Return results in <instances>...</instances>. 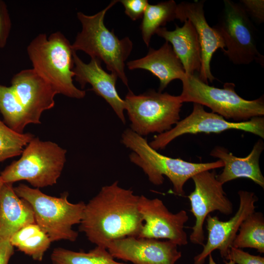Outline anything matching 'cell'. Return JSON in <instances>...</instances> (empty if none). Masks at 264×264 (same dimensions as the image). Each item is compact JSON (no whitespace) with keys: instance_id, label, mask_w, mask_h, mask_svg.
I'll use <instances>...</instances> for the list:
<instances>
[{"instance_id":"cell-11","label":"cell","mask_w":264,"mask_h":264,"mask_svg":"<svg viewBox=\"0 0 264 264\" xmlns=\"http://www.w3.org/2000/svg\"><path fill=\"white\" fill-rule=\"evenodd\" d=\"M211 170L199 172L191 178L195 188L187 197L191 212L195 218L189 239L191 242L202 246L205 240L203 224L207 216L215 211L229 215L233 211L232 203L227 197L223 184L217 179L215 170Z\"/></svg>"},{"instance_id":"cell-30","label":"cell","mask_w":264,"mask_h":264,"mask_svg":"<svg viewBox=\"0 0 264 264\" xmlns=\"http://www.w3.org/2000/svg\"><path fill=\"white\" fill-rule=\"evenodd\" d=\"M119 1L123 5L125 14L133 21L143 17L149 4L147 0H121Z\"/></svg>"},{"instance_id":"cell-31","label":"cell","mask_w":264,"mask_h":264,"mask_svg":"<svg viewBox=\"0 0 264 264\" xmlns=\"http://www.w3.org/2000/svg\"><path fill=\"white\" fill-rule=\"evenodd\" d=\"M11 28V21L5 2L0 0V48L6 44Z\"/></svg>"},{"instance_id":"cell-25","label":"cell","mask_w":264,"mask_h":264,"mask_svg":"<svg viewBox=\"0 0 264 264\" xmlns=\"http://www.w3.org/2000/svg\"><path fill=\"white\" fill-rule=\"evenodd\" d=\"M233 242L238 248H252L264 253V217L262 213L254 212L242 222Z\"/></svg>"},{"instance_id":"cell-7","label":"cell","mask_w":264,"mask_h":264,"mask_svg":"<svg viewBox=\"0 0 264 264\" xmlns=\"http://www.w3.org/2000/svg\"><path fill=\"white\" fill-rule=\"evenodd\" d=\"M181 81L182 90L178 96L182 103L192 102L205 106L227 120L236 122L264 115V97L245 100L236 93L233 83H225L221 88H216L202 82L197 74H186Z\"/></svg>"},{"instance_id":"cell-10","label":"cell","mask_w":264,"mask_h":264,"mask_svg":"<svg viewBox=\"0 0 264 264\" xmlns=\"http://www.w3.org/2000/svg\"><path fill=\"white\" fill-rule=\"evenodd\" d=\"M232 129L252 133L264 139V118L255 117L246 121L231 122L217 113L206 111L199 104L193 103L190 115L169 131L154 136L149 144L157 151L164 149L175 138L185 134L220 133Z\"/></svg>"},{"instance_id":"cell-23","label":"cell","mask_w":264,"mask_h":264,"mask_svg":"<svg viewBox=\"0 0 264 264\" xmlns=\"http://www.w3.org/2000/svg\"><path fill=\"white\" fill-rule=\"evenodd\" d=\"M177 4L173 0L148 4L140 26L143 42L147 47L156 30L177 19Z\"/></svg>"},{"instance_id":"cell-19","label":"cell","mask_w":264,"mask_h":264,"mask_svg":"<svg viewBox=\"0 0 264 264\" xmlns=\"http://www.w3.org/2000/svg\"><path fill=\"white\" fill-rule=\"evenodd\" d=\"M130 70L143 69L148 70L159 80V92H162L172 81L180 79L186 73L180 60L168 42L158 49H149L144 57L127 63Z\"/></svg>"},{"instance_id":"cell-12","label":"cell","mask_w":264,"mask_h":264,"mask_svg":"<svg viewBox=\"0 0 264 264\" xmlns=\"http://www.w3.org/2000/svg\"><path fill=\"white\" fill-rule=\"evenodd\" d=\"M138 209L143 224L137 237L167 239L178 246L188 243L184 225L189 217L185 210L173 213L161 199L144 195L139 196Z\"/></svg>"},{"instance_id":"cell-8","label":"cell","mask_w":264,"mask_h":264,"mask_svg":"<svg viewBox=\"0 0 264 264\" xmlns=\"http://www.w3.org/2000/svg\"><path fill=\"white\" fill-rule=\"evenodd\" d=\"M124 101L130 129L141 136L165 132L180 120L182 103L178 96L154 89L135 95L129 89Z\"/></svg>"},{"instance_id":"cell-26","label":"cell","mask_w":264,"mask_h":264,"mask_svg":"<svg viewBox=\"0 0 264 264\" xmlns=\"http://www.w3.org/2000/svg\"><path fill=\"white\" fill-rule=\"evenodd\" d=\"M0 112L3 122L18 133H23L25 127L30 124L23 107L11 87L0 84Z\"/></svg>"},{"instance_id":"cell-6","label":"cell","mask_w":264,"mask_h":264,"mask_svg":"<svg viewBox=\"0 0 264 264\" xmlns=\"http://www.w3.org/2000/svg\"><path fill=\"white\" fill-rule=\"evenodd\" d=\"M66 151L57 143L34 137L25 146L18 160L0 172L4 183L25 180L35 188L57 182L66 162Z\"/></svg>"},{"instance_id":"cell-9","label":"cell","mask_w":264,"mask_h":264,"mask_svg":"<svg viewBox=\"0 0 264 264\" xmlns=\"http://www.w3.org/2000/svg\"><path fill=\"white\" fill-rule=\"evenodd\" d=\"M225 44L223 53L235 65L254 61L264 65V56L257 46L256 28L240 3L223 0L217 23L213 26Z\"/></svg>"},{"instance_id":"cell-34","label":"cell","mask_w":264,"mask_h":264,"mask_svg":"<svg viewBox=\"0 0 264 264\" xmlns=\"http://www.w3.org/2000/svg\"><path fill=\"white\" fill-rule=\"evenodd\" d=\"M3 183L4 182L2 181V180L1 177L0 176V191L1 188Z\"/></svg>"},{"instance_id":"cell-1","label":"cell","mask_w":264,"mask_h":264,"mask_svg":"<svg viewBox=\"0 0 264 264\" xmlns=\"http://www.w3.org/2000/svg\"><path fill=\"white\" fill-rule=\"evenodd\" d=\"M139 196L122 188L118 181L102 187L86 203L79 231L96 246L104 247L127 237H138L143 224Z\"/></svg>"},{"instance_id":"cell-15","label":"cell","mask_w":264,"mask_h":264,"mask_svg":"<svg viewBox=\"0 0 264 264\" xmlns=\"http://www.w3.org/2000/svg\"><path fill=\"white\" fill-rule=\"evenodd\" d=\"M11 83L30 124H41L42 113L54 107V97L58 94L57 91L33 68L17 73Z\"/></svg>"},{"instance_id":"cell-28","label":"cell","mask_w":264,"mask_h":264,"mask_svg":"<svg viewBox=\"0 0 264 264\" xmlns=\"http://www.w3.org/2000/svg\"><path fill=\"white\" fill-rule=\"evenodd\" d=\"M225 260L232 261L235 264H264L263 257L250 254L233 246L230 247Z\"/></svg>"},{"instance_id":"cell-24","label":"cell","mask_w":264,"mask_h":264,"mask_svg":"<svg viewBox=\"0 0 264 264\" xmlns=\"http://www.w3.org/2000/svg\"><path fill=\"white\" fill-rule=\"evenodd\" d=\"M52 264H126L118 262L107 248L96 246L88 252L55 248L51 255Z\"/></svg>"},{"instance_id":"cell-18","label":"cell","mask_w":264,"mask_h":264,"mask_svg":"<svg viewBox=\"0 0 264 264\" xmlns=\"http://www.w3.org/2000/svg\"><path fill=\"white\" fill-rule=\"evenodd\" d=\"M264 149L262 139L254 144L249 154L244 157H238L225 148L217 146L211 152L210 155L220 160L223 169L217 179L222 184L239 178H247L262 188H264V177L260 167V157Z\"/></svg>"},{"instance_id":"cell-3","label":"cell","mask_w":264,"mask_h":264,"mask_svg":"<svg viewBox=\"0 0 264 264\" xmlns=\"http://www.w3.org/2000/svg\"><path fill=\"white\" fill-rule=\"evenodd\" d=\"M118 1H111L104 9L93 15L78 12L82 30L77 33L71 47L75 52L84 51L91 58L103 62L107 69L128 87L125 62L132 51V42L128 37L119 39L113 30H110L104 24L107 12Z\"/></svg>"},{"instance_id":"cell-13","label":"cell","mask_w":264,"mask_h":264,"mask_svg":"<svg viewBox=\"0 0 264 264\" xmlns=\"http://www.w3.org/2000/svg\"><path fill=\"white\" fill-rule=\"evenodd\" d=\"M238 209L228 220L221 221L217 216L208 215L206 218L208 238L202 251L194 258V264H204L207 257L218 249L222 258L226 259L229 250L243 221L255 212L258 198L252 192L240 190Z\"/></svg>"},{"instance_id":"cell-33","label":"cell","mask_w":264,"mask_h":264,"mask_svg":"<svg viewBox=\"0 0 264 264\" xmlns=\"http://www.w3.org/2000/svg\"><path fill=\"white\" fill-rule=\"evenodd\" d=\"M208 261H209L208 264H217L214 261L211 254L208 256ZM225 263L226 264H235V263L234 262L231 260H229L228 262H225Z\"/></svg>"},{"instance_id":"cell-2","label":"cell","mask_w":264,"mask_h":264,"mask_svg":"<svg viewBox=\"0 0 264 264\" xmlns=\"http://www.w3.org/2000/svg\"><path fill=\"white\" fill-rule=\"evenodd\" d=\"M121 142L132 151L129 154L130 161L142 170L151 183L160 185L163 183L164 176H166L173 185V192L179 196H184L185 183L196 174L223 167L220 160L193 163L163 155L152 148L146 138L130 128L122 133Z\"/></svg>"},{"instance_id":"cell-22","label":"cell","mask_w":264,"mask_h":264,"mask_svg":"<svg viewBox=\"0 0 264 264\" xmlns=\"http://www.w3.org/2000/svg\"><path fill=\"white\" fill-rule=\"evenodd\" d=\"M12 245L41 262L52 242L47 235L36 223L29 224L14 234L10 239Z\"/></svg>"},{"instance_id":"cell-21","label":"cell","mask_w":264,"mask_h":264,"mask_svg":"<svg viewBox=\"0 0 264 264\" xmlns=\"http://www.w3.org/2000/svg\"><path fill=\"white\" fill-rule=\"evenodd\" d=\"M182 27L176 24L175 30L165 27L155 32L158 36L172 44L173 50L181 62L186 75L199 73L201 64L200 45L197 31L189 20H185Z\"/></svg>"},{"instance_id":"cell-29","label":"cell","mask_w":264,"mask_h":264,"mask_svg":"<svg viewBox=\"0 0 264 264\" xmlns=\"http://www.w3.org/2000/svg\"><path fill=\"white\" fill-rule=\"evenodd\" d=\"M240 3L251 20L259 24L264 22V0H241Z\"/></svg>"},{"instance_id":"cell-20","label":"cell","mask_w":264,"mask_h":264,"mask_svg":"<svg viewBox=\"0 0 264 264\" xmlns=\"http://www.w3.org/2000/svg\"><path fill=\"white\" fill-rule=\"evenodd\" d=\"M35 223L30 204L19 197L13 183H3L0 191V242L10 240L24 226Z\"/></svg>"},{"instance_id":"cell-5","label":"cell","mask_w":264,"mask_h":264,"mask_svg":"<svg viewBox=\"0 0 264 264\" xmlns=\"http://www.w3.org/2000/svg\"><path fill=\"white\" fill-rule=\"evenodd\" d=\"M17 196L28 202L33 210L35 223L47 235L51 242L76 241L78 232L72 229L80 224L86 203H73L68 200V193L60 197L44 194L38 188L24 184L14 187Z\"/></svg>"},{"instance_id":"cell-14","label":"cell","mask_w":264,"mask_h":264,"mask_svg":"<svg viewBox=\"0 0 264 264\" xmlns=\"http://www.w3.org/2000/svg\"><path fill=\"white\" fill-rule=\"evenodd\" d=\"M177 246L169 240L127 237L111 242L106 248L114 259L133 264H175L181 257Z\"/></svg>"},{"instance_id":"cell-32","label":"cell","mask_w":264,"mask_h":264,"mask_svg":"<svg viewBox=\"0 0 264 264\" xmlns=\"http://www.w3.org/2000/svg\"><path fill=\"white\" fill-rule=\"evenodd\" d=\"M14 253V247L11 244L10 240L1 242H0V264H8Z\"/></svg>"},{"instance_id":"cell-16","label":"cell","mask_w":264,"mask_h":264,"mask_svg":"<svg viewBox=\"0 0 264 264\" xmlns=\"http://www.w3.org/2000/svg\"><path fill=\"white\" fill-rule=\"evenodd\" d=\"M205 0L181 2L177 4V19L181 22L189 20L195 27L200 45L201 64L198 78L208 84L216 79L211 71L210 63L213 54L218 49L223 52L225 44L219 32L206 21L204 4Z\"/></svg>"},{"instance_id":"cell-17","label":"cell","mask_w":264,"mask_h":264,"mask_svg":"<svg viewBox=\"0 0 264 264\" xmlns=\"http://www.w3.org/2000/svg\"><path fill=\"white\" fill-rule=\"evenodd\" d=\"M75 80L84 88L87 84H90L97 95L102 97L111 107L123 124L126 123L124 115L125 102L119 95L116 88L117 77L114 74L106 72L101 66V62L96 58H91L90 61L84 63L77 55L73 53Z\"/></svg>"},{"instance_id":"cell-4","label":"cell","mask_w":264,"mask_h":264,"mask_svg":"<svg viewBox=\"0 0 264 264\" xmlns=\"http://www.w3.org/2000/svg\"><path fill=\"white\" fill-rule=\"evenodd\" d=\"M73 50L69 41L61 32L47 37L40 33L27 47L33 68L49 82L58 94L76 99L86 95V91L77 88L73 83Z\"/></svg>"},{"instance_id":"cell-27","label":"cell","mask_w":264,"mask_h":264,"mask_svg":"<svg viewBox=\"0 0 264 264\" xmlns=\"http://www.w3.org/2000/svg\"><path fill=\"white\" fill-rule=\"evenodd\" d=\"M34 137L31 133L16 132L0 120V162L21 155Z\"/></svg>"}]
</instances>
